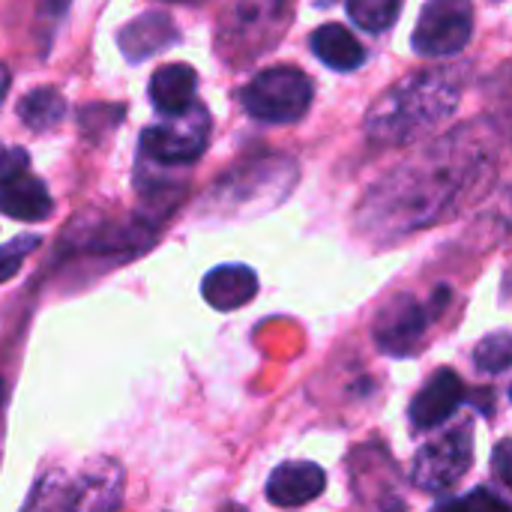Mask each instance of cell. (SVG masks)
Listing matches in <instances>:
<instances>
[{
	"instance_id": "obj_1",
	"label": "cell",
	"mask_w": 512,
	"mask_h": 512,
	"mask_svg": "<svg viewBox=\"0 0 512 512\" xmlns=\"http://www.w3.org/2000/svg\"><path fill=\"white\" fill-rule=\"evenodd\" d=\"M492 174L486 138L471 129L447 135L441 144L426 147L417 159L387 174L363 201L360 225L372 234L399 237L426 228L447 216Z\"/></svg>"
},
{
	"instance_id": "obj_2",
	"label": "cell",
	"mask_w": 512,
	"mask_h": 512,
	"mask_svg": "<svg viewBox=\"0 0 512 512\" xmlns=\"http://www.w3.org/2000/svg\"><path fill=\"white\" fill-rule=\"evenodd\" d=\"M462 90L465 66H444L408 75L369 108L366 132L378 144L420 141L459 108Z\"/></svg>"
},
{
	"instance_id": "obj_3",
	"label": "cell",
	"mask_w": 512,
	"mask_h": 512,
	"mask_svg": "<svg viewBox=\"0 0 512 512\" xmlns=\"http://www.w3.org/2000/svg\"><path fill=\"white\" fill-rule=\"evenodd\" d=\"M294 180H297V168L288 156H267L222 177L207 195V201L222 216H246L276 207L288 195Z\"/></svg>"
},
{
	"instance_id": "obj_4",
	"label": "cell",
	"mask_w": 512,
	"mask_h": 512,
	"mask_svg": "<svg viewBox=\"0 0 512 512\" xmlns=\"http://www.w3.org/2000/svg\"><path fill=\"white\" fill-rule=\"evenodd\" d=\"M156 243V225L144 216L135 219H78L60 237V255H93L111 261H129Z\"/></svg>"
},
{
	"instance_id": "obj_5",
	"label": "cell",
	"mask_w": 512,
	"mask_h": 512,
	"mask_svg": "<svg viewBox=\"0 0 512 512\" xmlns=\"http://www.w3.org/2000/svg\"><path fill=\"white\" fill-rule=\"evenodd\" d=\"M312 78L294 66H273L258 72L240 93L249 117L261 123H294L312 105Z\"/></svg>"
},
{
	"instance_id": "obj_6",
	"label": "cell",
	"mask_w": 512,
	"mask_h": 512,
	"mask_svg": "<svg viewBox=\"0 0 512 512\" xmlns=\"http://www.w3.org/2000/svg\"><path fill=\"white\" fill-rule=\"evenodd\" d=\"M210 117L207 108L192 102L186 111L171 114L141 132V156L156 165H192L207 150Z\"/></svg>"
},
{
	"instance_id": "obj_7",
	"label": "cell",
	"mask_w": 512,
	"mask_h": 512,
	"mask_svg": "<svg viewBox=\"0 0 512 512\" xmlns=\"http://www.w3.org/2000/svg\"><path fill=\"white\" fill-rule=\"evenodd\" d=\"M474 3L471 0H429L411 36L414 51L423 57H450L471 42Z\"/></svg>"
},
{
	"instance_id": "obj_8",
	"label": "cell",
	"mask_w": 512,
	"mask_h": 512,
	"mask_svg": "<svg viewBox=\"0 0 512 512\" xmlns=\"http://www.w3.org/2000/svg\"><path fill=\"white\" fill-rule=\"evenodd\" d=\"M474 462V429L471 423L441 435V441H432L420 447L414 456V483L423 492H444L453 489Z\"/></svg>"
},
{
	"instance_id": "obj_9",
	"label": "cell",
	"mask_w": 512,
	"mask_h": 512,
	"mask_svg": "<svg viewBox=\"0 0 512 512\" xmlns=\"http://www.w3.org/2000/svg\"><path fill=\"white\" fill-rule=\"evenodd\" d=\"M432 309H426L423 303H417L414 297L402 294V297H393L378 315H375V324H372V339L375 345L390 354V357H411L426 330H429V321H432Z\"/></svg>"
},
{
	"instance_id": "obj_10",
	"label": "cell",
	"mask_w": 512,
	"mask_h": 512,
	"mask_svg": "<svg viewBox=\"0 0 512 512\" xmlns=\"http://www.w3.org/2000/svg\"><path fill=\"white\" fill-rule=\"evenodd\" d=\"M123 483L126 474L117 459H90L78 474H72V512H117Z\"/></svg>"
},
{
	"instance_id": "obj_11",
	"label": "cell",
	"mask_w": 512,
	"mask_h": 512,
	"mask_svg": "<svg viewBox=\"0 0 512 512\" xmlns=\"http://www.w3.org/2000/svg\"><path fill=\"white\" fill-rule=\"evenodd\" d=\"M465 402V384L453 369H441L411 402V426L417 432H432L438 429L444 420H450L456 414V408Z\"/></svg>"
},
{
	"instance_id": "obj_12",
	"label": "cell",
	"mask_w": 512,
	"mask_h": 512,
	"mask_svg": "<svg viewBox=\"0 0 512 512\" xmlns=\"http://www.w3.org/2000/svg\"><path fill=\"white\" fill-rule=\"evenodd\" d=\"M327 489V474L321 465L312 462H285L267 477V501L291 510L321 498Z\"/></svg>"
},
{
	"instance_id": "obj_13",
	"label": "cell",
	"mask_w": 512,
	"mask_h": 512,
	"mask_svg": "<svg viewBox=\"0 0 512 512\" xmlns=\"http://www.w3.org/2000/svg\"><path fill=\"white\" fill-rule=\"evenodd\" d=\"M177 39H180V30L165 12H144L117 30V45L129 63L150 60L153 54L171 48Z\"/></svg>"
},
{
	"instance_id": "obj_14",
	"label": "cell",
	"mask_w": 512,
	"mask_h": 512,
	"mask_svg": "<svg viewBox=\"0 0 512 512\" xmlns=\"http://www.w3.org/2000/svg\"><path fill=\"white\" fill-rule=\"evenodd\" d=\"M0 213L18 222H42L54 213V201L48 186L24 168L0 180Z\"/></svg>"
},
{
	"instance_id": "obj_15",
	"label": "cell",
	"mask_w": 512,
	"mask_h": 512,
	"mask_svg": "<svg viewBox=\"0 0 512 512\" xmlns=\"http://www.w3.org/2000/svg\"><path fill=\"white\" fill-rule=\"evenodd\" d=\"M201 294L213 309L234 312V309L252 303V297L258 294V276L246 264H222L204 276Z\"/></svg>"
},
{
	"instance_id": "obj_16",
	"label": "cell",
	"mask_w": 512,
	"mask_h": 512,
	"mask_svg": "<svg viewBox=\"0 0 512 512\" xmlns=\"http://www.w3.org/2000/svg\"><path fill=\"white\" fill-rule=\"evenodd\" d=\"M198 75L186 63H168L153 72L150 78V102L162 117L180 114L195 102Z\"/></svg>"
},
{
	"instance_id": "obj_17",
	"label": "cell",
	"mask_w": 512,
	"mask_h": 512,
	"mask_svg": "<svg viewBox=\"0 0 512 512\" xmlns=\"http://www.w3.org/2000/svg\"><path fill=\"white\" fill-rule=\"evenodd\" d=\"M309 45H312L315 57L336 72H354L366 60V51L357 42V36L342 24H321L318 30H312Z\"/></svg>"
},
{
	"instance_id": "obj_18",
	"label": "cell",
	"mask_w": 512,
	"mask_h": 512,
	"mask_svg": "<svg viewBox=\"0 0 512 512\" xmlns=\"http://www.w3.org/2000/svg\"><path fill=\"white\" fill-rule=\"evenodd\" d=\"M21 512H72V474L63 468L39 474Z\"/></svg>"
},
{
	"instance_id": "obj_19",
	"label": "cell",
	"mask_w": 512,
	"mask_h": 512,
	"mask_svg": "<svg viewBox=\"0 0 512 512\" xmlns=\"http://www.w3.org/2000/svg\"><path fill=\"white\" fill-rule=\"evenodd\" d=\"M18 117L30 132H45L63 123L66 117V102L54 87H36L18 102Z\"/></svg>"
},
{
	"instance_id": "obj_20",
	"label": "cell",
	"mask_w": 512,
	"mask_h": 512,
	"mask_svg": "<svg viewBox=\"0 0 512 512\" xmlns=\"http://www.w3.org/2000/svg\"><path fill=\"white\" fill-rule=\"evenodd\" d=\"M402 0H348V15L369 33H381L396 24Z\"/></svg>"
},
{
	"instance_id": "obj_21",
	"label": "cell",
	"mask_w": 512,
	"mask_h": 512,
	"mask_svg": "<svg viewBox=\"0 0 512 512\" xmlns=\"http://www.w3.org/2000/svg\"><path fill=\"white\" fill-rule=\"evenodd\" d=\"M474 366L483 375H501L512 366V333L510 330H498L489 333L477 348H474Z\"/></svg>"
},
{
	"instance_id": "obj_22",
	"label": "cell",
	"mask_w": 512,
	"mask_h": 512,
	"mask_svg": "<svg viewBox=\"0 0 512 512\" xmlns=\"http://www.w3.org/2000/svg\"><path fill=\"white\" fill-rule=\"evenodd\" d=\"M285 0H240L234 12V30L240 36H252L258 27H267L279 18Z\"/></svg>"
},
{
	"instance_id": "obj_23",
	"label": "cell",
	"mask_w": 512,
	"mask_h": 512,
	"mask_svg": "<svg viewBox=\"0 0 512 512\" xmlns=\"http://www.w3.org/2000/svg\"><path fill=\"white\" fill-rule=\"evenodd\" d=\"M123 105H114V102H105V105H84L78 111V126L87 138L93 141H102L111 129L120 126L123 120Z\"/></svg>"
},
{
	"instance_id": "obj_24",
	"label": "cell",
	"mask_w": 512,
	"mask_h": 512,
	"mask_svg": "<svg viewBox=\"0 0 512 512\" xmlns=\"http://www.w3.org/2000/svg\"><path fill=\"white\" fill-rule=\"evenodd\" d=\"M39 246H42V237H39V234H24V237H15V240L3 243V246H0V285L9 282V279L21 270V264H24Z\"/></svg>"
},
{
	"instance_id": "obj_25",
	"label": "cell",
	"mask_w": 512,
	"mask_h": 512,
	"mask_svg": "<svg viewBox=\"0 0 512 512\" xmlns=\"http://www.w3.org/2000/svg\"><path fill=\"white\" fill-rule=\"evenodd\" d=\"M438 512H512V507L510 504H504V501H501L495 492H489V489H474L471 495L450 501L447 507H441Z\"/></svg>"
},
{
	"instance_id": "obj_26",
	"label": "cell",
	"mask_w": 512,
	"mask_h": 512,
	"mask_svg": "<svg viewBox=\"0 0 512 512\" xmlns=\"http://www.w3.org/2000/svg\"><path fill=\"white\" fill-rule=\"evenodd\" d=\"M24 168H30L27 150H21V147H3L0 144V180L9 177V174H15V171H24Z\"/></svg>"
},
{
	"instance_id": "obj_27",
	"label": "cell",
	"mask_w": 512,
	"mask_h": 512,
	"mask_svg": "<svg viewBox=\"0 0 512 512\" xmlns=\"http://www.w3.org/2000/svg\"><path fill=\"white\" fill-rule=\"evenodd\" d=\"M492 468H495V477L512 489V441H501L492 453Z\"/></svg>"
},
{
	"instance_id": "obj_28",
	"label": "cell",
	"mask_w": 512,
	"mask_h": 512,
	"mask_svg": "<svg viewBox=\"0 0 512 512\" xmlns=\"http://www.w3.org/2000/svg\"><path fill=\"white\" fill-rule=\"evenodd\" d=\"M69 3H72V0H42V9H39V12H42L51 24H57V18L66 12Z\"/></svg>"
},
{
	"instance_id": "obj_29",
	"label": "cell",
	"mask_w": 512,
	"mask_h": 512,
	"mask_svg": "<svg viewBox=\"0 0 512 512\" xmlns=\"http://www.w3.org/2000/svg\"><path fill=\"white\" fill-rule=\"evenodd\" d=\"M6 405H9V384L0 378V438H3V423H6Z\"/></svg>"
},
{
	"instance_id": "obj_30",
	"label": "cell",
	"mask_w": 512,
	"mask_h": 512,
	"mask_svg": "<svg viewBox=\"0 0 512 512\" xmlns=\"http://www.w3.org/2000/svg\"><path fill=\"white\" fill-rule=\"evenodd\" d=\"M6 90H9V69H6V66L0 63V102H3Z\"/></svg>"
},
{
	"instance_id": "obj_31",
	"label": "cell",
	"mask_w": 512,
	"mask_h": 512,
	"mask_svg": "<svg viewBox=\"0 0 512 512\" xmlns=\"http://www.w3.org/2000/svg\"><path fill=\"white\" fill-rule=\"evenodd\" d=\"M510 399H512V387H510Z\"/></svg>"
}]
</instances>
